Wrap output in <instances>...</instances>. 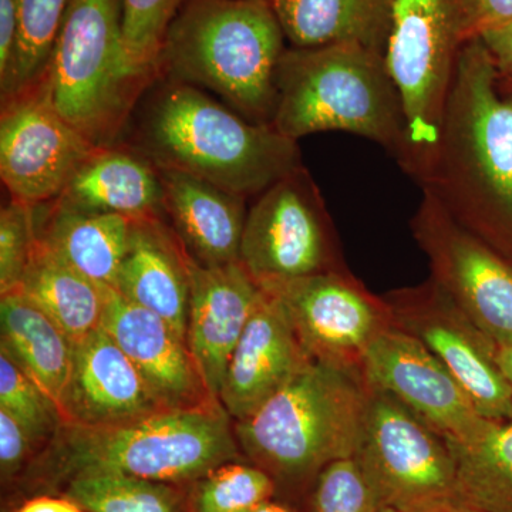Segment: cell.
<instances>
[{
  "instance_id": "obj_1",
  "label": "cell",
  "mask_w": 512,
  "mask_h": 512,
  "mask_svg": "<svg viewBox=\"0 0 512 512\" xmlns=\"http://www.w3.org/2000/svg\"><path fill=\"white\" fill-rule=\"evenodd\" d=\"M420 185L512 264V86L481 37L458 56L436 154Z\"/></svg>"
},
{
  "instance_id": "obj_2",
  "label": "cell",
  "mask_w": 512,
  "mask_h": 512,
  "mask_svg": "<svg viewBox=\"0 0 512 512\" xmlns=\"http://www.w3.org/2000/svg\"><path fill=\"white\" fill-rule=\"evenodd\" d=\"M239 460L245 458L235 423L221 403L170 410L119 426L62 423L12 493L20 501L36 494H59L70 478L87 471L188 487L221 464Z\"/></svg>"
},
{
  "instance_id": "obj_3",
  "label": "cell",
  "mask_w": 512,
  "mask_h": 512,
  "mask_svg": "<svg viewBox=\"0 0 512 512\" xmlns=\"http://www.w3.org/2000/svg\"><path fill=\"white\" fill-rule=\"evenodd\" d=\"M137 126V153L158 168L194 175L249 198L302 167L298 141L254 123L200 87L167 79Z\"/></svg>"
},
{
  "instance_id": "obj_4",
  "label": "cell",
  "mask_w": 512,
  "mask_h": 512,
  "mask_svg": "<svg viewBox=\"0 0 512 512\" xmlns=\"http://www.w3.org/2000/svg\"><path fill=\"white\" fill-rule=\"evenodd\" d=\"M370 387L359 369L312 360L249 419L235 423L242 456L278 485L301 488L323 468L356 457Z\"/></svg>"
},
{
  "instance_id": "obj_5",
  "label": "cell",
  "mask_w": 512,
  "mask_h": 512,
  "mask_svg": "<svg viewBox=\"0 0 512 512\" xmlns=\"http://www.w3.org/2000/svg\"><path fill=\"white\" fill-rule=\"evenodd\" d=\"M284 30L268 0H187L175 16L161 77L205 87L254 123L272 124Z\"/></svg>"
},
{
  "instance_id": "obj_6",
  "label": "cell",
  "mask_w": 512,
  "mask_h": 512,
  "mask_svg": "<svg viewBox=\"0 0 512 512\" xmlns=\"http://www.w3.org/2000/svg\"><path fill=\"white\" fill-rule=\"evenodd\" d=\"M272 126L299 138L346 131L375 141L397 161L406 147L402 100L383 50L360 43L286 49L276 73Z\"/></svg>"
},
{
  "instance_id": "obj_7",
  "label": "cell",
  "mask_w": 512,
  "mask_h": 512,
  "mask_svg": "<svg viewBox=\"0 0 512 512\" xmlns=\"http://www.w3.org/2000/svg\"><path fill=\"white\" fill-rule=\"evenodd\" d=\"M157 79L128 55L119 0L70 2L43 77L64 120L94 146L111 147Z\"/></svg>"
},
{
  "instance_id": "obj_8",
  "label": "cell",
  "mask_w": 512,
  "mask_h": 512,
  "mask_svg": "<svg viewBox=\"0 0 512 512\" xmlns=\"http://www.w3.org/2000/svg\"><path fill=\"white\" fill-rule=\"evenodd\" d=\"M470 39L466 0H393L384 62L406 123L399 164L419 185L433 163L458 56Z\"/></svg>"
},
{
  "instance_id": "obj_9",
  "label": "cell",
  "mask_w": 512,
  "mask_h": 512,
  "mask_svg": "<svg viewBox=\"0 0 512 512\" xmlns=\"http://www.w3.org/2000/svg\"><path fill=\"white\" fill-rule=\"evenodd\" d=\"M356 460L379 507L429 512L461 500L447 441L382 390L370 389L365 437Z\"/></svg>"
},
{
  "instance_id": "obj_10",
  "label": "cell",
  "mask_w": 512,
  "mask_h": 512,
  "mask_svg": "<svg viewBox=\"0 0 512 512\" xmlns=\"http://www.w3.org/2000/svg\"><path fill=\"white\" fill-rule=\"evenodd\" d=\"M239 262L259 286L340 271L325 201L303 165L258 195Z\"/></svg>"
},
{
  "instance_id": "obj_11",
  "label": "cell",
  "mask_w": 512,
  "mask_h": 512,
  "mask_svg": "<svg viewBox=\"0 0 512 512\" xmlns=\"http://www.w3.org/2000/svg\"><path fill=\"white\" fill-rule=\"evenodd\" d=\"M413 237L431 279L497 345L512 343V264L471 234L423 191Z\"/></svg>"
},
{
  "instance_id": "obj_12",
  "label": "cell",
  "mask_w": 512,
  "mask_h": 512,
  "mask_svg": "<svg viewBox=\"0 0 512 512\" xmlns=\"http://www.w3.org/2000/svg\"><path fill=\"white\" fill-rule=\"evenodd\" d=\"M390 318L447 367L481 416L512 420V390L497 363V343L430 278L384 296Z\"/></svg>"
},
{
  "instance_id": "obj_13",
  "label": "cell",
  "mask_w": 512,
  "mask_h": 512,
  "mask_svg": "<svg viewBox=\"0 0 512 512\" xmlns=\"http://www.w3.org/2000/svg\"><path fill=\"white\" fill-rule=\"evenodd\" d=\"M97 148L60 116L43 79L2 103L0 177L12 200L30 207L57 200Z\"/></svg>"
},
{
  "instance_id": "obj_14",
  "label": "cell",
  "mask_w": 512,
  "mask_h": 512,
  "mask_svg": "<svg viewBox=\"0 0 512 512\" xmlns=\"http://www.w3.org/2000/svg\"><path fill=\"white\" fill-rule=\"evenodd\" d=\"M261 288L284 306L316 362L360 370L370 343L392 322L384 299L370 295L342 269Z\"/></svg>"
},
{
  "instance_id": "obj_15",
  "label": "cell",
  "mask_w": 512,
  "mask_h": 512,
  "mask_svg": "<svg viewBox=\"0 0 512 512\" xmlns=\"http://www.w3.org/2000/svg\"><path fill=\"white\" fill-rule=\"evenodd\" d=\"M360 370L370 389L399 400L448 443L474 439L490 420L430 349L393 322L370 343Z\"/></svg>"
},
{
  "instance_id": "obj_16",
  "label": "cell",
  "mask_w": 512,
  "mask_h": 512,
  "mask_svg": "<svg viewBox=\"0 0 512 512\" xmlns=\"http://www.w3.org/2000/svg\"><path fill=\"white\" fill-rule=\"evenodd\" d=\"M170 410L106 330L96 329L73 343L72 365L59 402L63 423L119 426Z\"/></svg>"
},
{
  "instance_id": "obj_17",
  "label": "cell",
  "mask_w": 512,
  "mask_h": 512,
  "mask_svg": "<svg viewBox=\"0 0 512 512\" xmlns=\"http://www.w3.org/2000/svg\"><path fill=\"white\" fill-rule=\"evenodd\" d=\"M100 328L126 353L150 389L171 410L220 403L204 382L187 340L157 313L104 288Z\"/></svg>"
},
{
  "instance_id": "obj_18",
  "label": "cell",
  "mask_w": 512,
  "mask_h": 512,
  "mask_svg": "<svg viewBox=\"0 0 512 512\" xmlns=\"http://www.w3.org/2000/svg\"><path fill=\"white\" fill-rule=\"evenodd\" d=\"M187 266V345L208 390L218 400L229 357L264 298V289L241 262L204 266L187 254Z\"/></svg>"
},
{
  "instance_id": "obj_19",
  "label": "cell",
  "mask_w": 512,
  "mask_h": 512,
  "mask_svg": "<svg viewBox=\"0 0 512 512\" xmlns=\"http://www.w3.org/2000/svg\"><path fill=\"white\" fill-rule=\"evenodd\" d=\"M309 362L311 356L284 306L264 291V298L229 357L218 400L235 423L247 420Z\"/></svg>"
},
{
  "instance_id": "obj_20",
  "label": "cell",
  "mask_w": 512,
  "mask_h": 512,
  "mask_svg": "<svg viewBox=\"0 0 512 512\" xmlns=\"http://www.w3.org/2000/svg\"><path fill=\"white\" fill-rule=\"evenodd\" d=\"M156 168L163 185L164 215L184 251L204 266L239 262L247 198L194 175Z\"/></svg>"
},
{
  "instance_id": "obj_21",
  "label": "cell",
  "mask_w": 512,
  "mask_h": 512,
  "mask_svg": "<svg viewBox=\"0 0 512 512\" xmlns=\"http://www.w3.org/2000/svg\"><path fill=\"white\" fill-rule=\"evenodd\" d=\"M114 289L128 301L157 313L187 340V252L161 218L133 221Z\"/></svg>"
},
{
  "instance_id": "obj_22",
  "label": "cell",
  "mask_w": 512,
  "mask_h": 512,
  "mask_svg": "<svg viewBox=\"0 0 512 512\" xmlns=\"http://www.w3.org/2000/svg\"><path fill=\"white\" fill-rule=\"evenodd\" d=\"M56 201L87 212L130 220L161 218L163 185L156 165L137 151L100 147L77 170Z\"/></svg>"
},
{
  "instance_id": "obj_23",
  "label": "cell",
  "mask_w": 512,
  "mask_h": 512,
  "mask_svg": "<svg viewBox=\"0 0 512 512\" xmlns=\"http://www.w3.org/2000/svg\"><path fill=\"white\" fill-rule=\"evenodd\" d=\"M36 237L94 284L116 286L133 221L109 212H87L59 201L33 207Z\"/></svg>"
},
{
  "instance_id": "obj_24",
  "label": "cell",
  "mask_w": 512,
  "mask_h": 512,
  "mask_svg": "<svg viewBox=\"0 0 512 512\" xmlns=\"http://www.w3.org/2000/svg\"><path fill=\"white\" fill-rule=\"evenodd\" d=\"M296 49L360 43L383 50L393 0H268Z\"/></svg>"
},
{
  "instance_id": "obj_25",
  "label": "cell",
  "mask_w": 512,
  "mask_h": 512,
  "mask_svg": "<svg viewBox=\"0 0 512 512\" xmlns=\"http://www.w3.org/2000/svg\"><path fill=\"white\" fill-rule=\"evenodd\" d=\"M0 352L32 377L59 410L72 365L73 343L23 293L0 296Z\"/></svg>"
},
{
  "instance_id": "obj_26",
  "label": "cell",
  "mask_w": 512,
  "mask_h": 512,
  "mask_svg": "<svg viewBox=\"0 0 512 512\" xmlns=\"http://www.w3.org/2000/svg\"><path fill=\"white\" fill-rule=\"evenodd\" d=\"M104 288L77 272L36 237L18 292L76 343L100 328Z\"/></svg>"
},
{
  "instance_id": "obj_27",
  "label": "cell",
  "mask_w": 512,
  "mask_h": 512,
  "mask_svg": "<svg viewBox=\"0 0 512 512\" xmlns=\"http://www.w3.org/2000/svg\"><path fill=\"white\" fill-rule=\"evenodd\" d=\"M447 444L461 500L484 512H512V420H488L474 439Z\"/></svg>"
},
{
  "instance_id": "obj_28",
  "label": "cell",
  "mask_w": 512,
  "mask_h": 512,
  "mask_svg": "<svg viewBox=\"0 0 512 512\" xmlns=\"http://www.w3.org/2000/svg\"><path fill=\"white\" fill-rule=\"evenodd\" d=\"M59 494L84 512H188L187 487L109 471L77 474Z\"/></svg>"
},
{
  "instance_id": "obj_29",
  "label": "cell",
  "mask_w": 512,
  "mask_h": 512,
  "mask_svg": "<svg viewBox=\"0 0 512 512\" xmlns=\"http://www.w3.org/2000/svg\"><path fill=\"white\" fill-rule=\"evenodd\" d=\"M72 0H19L15 64L2 103L42 82Z\"/></svg>"
},
{
  "instance_id": "obj_30",
  "label": "cell",
  "mask_w": 512,
  "mask_h": 512,
  "mask_svg": "<svg viewBox=\"0 0 512 512\" xmlns=\"http://www.w3.org/2000/svg\"><path fill=\"white\" fill-rule=\"evenodd\" d=\"M278 484L245 460L229 461L187 487L188 512H254L272 500Z\"/></svg>"
},
{
  "instance_id": "obj_31",
  "label": "cell",
  "mask_w": 512,
  "mask_h": 512,
  "mask_svg": "<svg viewBox=\"0 0 512 512\" xmlns=\"http://www.w3.org/2000/svg\"><path fill=\"white\" fill-rule=\"evenodd\" d=\"M0 409L18 421L39 453L63 423L55 402L3 352H0Z\"/></svg>"
},
{
  "instance_id": "obj_32",
  "label": "cell",
  "mask_w": 512,
  "mask_h": 512,
  "mask_svg": "<svg viewBox=\"0 0 512 512\" xmlns=\"http://www.w3.org/2000/svg\"><path fill=\"white\" fill-rule=\"evenodd\" d=\"M187 0H119L121 35L128 55L157 70L165 36Z\"/></svg>"
},
{
  "instance_id": "obj_33",
  "label": "cell",
  "mask_w": 512,
  "mask_h": 512,
  "mask_svg": "<svg viewBox=\"0 0 512 512\" xmlns=\"http://www.w3.org/2000/svg\"><path fill=\"white\" fill-rule=\"evenodd\" d=\"M379 508L356 457L333 461L313 481L311 512H376Z\"/></svg>"
},
{
  "instance_id": "obj_34",
  "label": "cell",
  "mask_w": 512,
  "mask_h": 512,
  "mask_svg": "<svg viewBox=\"0 0 512 512\" xmlns=\"http://www.w3.org/2000/svg\"><path fill=\"white\" fill-rule=\"evenodd\" d=\"M35 239L33 207L10 201L0 212V296L19 291Z\"/></svg>"
},
{
  "instance_id": "obj_35",
  "label": "cell",
  "mask_w": 512,
  "mask_h": 512,
  "mask_svg": "<svg viewBox=\"0 0 512 512\" xmlns=\"http://www.w3.org/2000/svg\"><path fill=\"white\" fill-rule=\"evenodd\" d=\"M39 453L18 421L0 409V480L3 490L13 491Z\"/></svg>"
},
{
  "instance_id": "obj_36",
  "label": "cell",
  "mask_w": 512,
  "mask_h": 512,
  "mask_svg": "<svg viewBox=\"0 0 512 512\" xmlns=\"http://www.w3.org/2000/svg\"><path fill=\"white\" fill-rule=\"evenodd\" d=\"M19 0H0V90L8 86L15 64Z\"/></svg>"
},
{
  "instance_id": "obj_37",
  "label": "cell",
  "mask_w": 512,
  "mask_h": 512,
  "mask_svg": "<svg viewBox=\"0 0 512 512\" xmlns=\"http://www.w3.org/2000/svg\"><path fill=\"white\" fill-rule=\"evenodd\" d=\"M466 6L474 37L512 26V0H466Z\"/></svg>"
},
{
  "instance_id": "obj_38",
  "label": "cell",
  "mask_w": 512,
  "mask_h": 512,
  "mask_svg": "<svg viewBox=\"0 0 512 512\" xmlns=\"http://www.w3.org/2000/svg\"><path fill=\"white\" fill-rule=\"evenodd\" d=\"M480 37L490 50L501 76L512 86V26L484 33Z\"/></svg>"
},
{
  "instance_id": "obj_39",
  "label": "cell",
  "mask_w": 512,
  "mask_h": 512,
  "mask_svg": "<svg viewBox=\"0 0 512 512\" xmlns=\"http://www.w3.org/2000/svg\"><path fill=\"white\" fill-rule=\"evenodd\" d=\"M12 512H84L63 494H36L20 501Z\"/></svg>"
},
{
  "instance_id": "obj_40",
  "label": "cell",
  "mask_w": 512,
  "mask_h": 512,
  "mask_svg": "<svg viewBox=\"0 0 512 512\" xmlns=\"http://www.w3.org/2000/svg\"><path fill=\"white\" fill-rule=\"evenodd\" d=\"M495 357H497L498 366L512 390V343L511 345H497Z\"/></svg>"
},
{
  "instance_id": "obj_41",
  "label": "cell",
  "mask_w": 512,
  "mask_h": 512,
  "mask_svg": "<svg viewBox=\"0 0 512 512\" xmlns=\"http://www.w3.org/2000/svg\"><path fill=\"white\" fill-rule=\"evenodd\" d=\"M429 512H484L473 507V505L467 504L466 501L456 500L451 503L440 505V507L434 508Z\"/></svg>"
},
{
  "instance_id": "obj_42",
  "label": "cell",
  "mask_w": 512,
  "mask_h": 512,
  "mask_svg": "<svg viewBox=\"0 0 512 512\" xmlns=\"http://www.w3.org/2000/svg\"><path fill=\"white\" fill-rule=\"evenodd\" d=\"M254 512H295L291 507L276 501L268 500L264 504L259 505Z\"/></svg>"
},
{
  "instance_id": "obj_43",
  "label": "cell",
  "mask_w": 512,
  "mask_h": 512,
  "mask_svg": "<svg viewBox=\"0 0 512 512\" xmlns=\"http://www.w3.org/2000/svg\"><path fill=\"white\" fill-rule=\"evenodd\" d=\"M376 512H403V511L394 510V508H390V507H380L379 510H377Z\"/></svg>"
}]
</instances>
